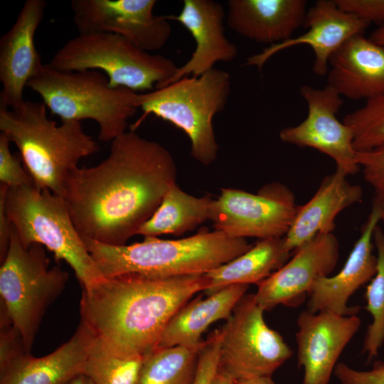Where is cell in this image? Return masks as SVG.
I'll use <instances>...</instances> for the list:
<instances>
[{
    "instance_id": "1",
    "label": "cell",
    "mask_w": 384,
    "mask_h": 384,
    "mask_svg": "<svg viewBox=\"0 0 384 384\" xmlns=\"http://www.w3.org/2000/svg\"><path fill=\"white\" fill-rule=\"evenodd\" d=\"M176 174L168 149L127 131L101 163L71 171L63 198L82 238L123 245L153 215Z\"/></svg>"
},
{
    "instance_id": "2",
    "label": "cell",
    "mask_w": 384,
    "mask_h": 384,
    "mask_svg": "<svg viewBox=\"0 0 384 384\" xmlns=\"http://www.w3.org/2000/svg\"><path fill=\"white\" fill-rule=\"evenodd\" d=\"M208 287L205 274L104 277L91 288L82 289L81 322L117 352L145 357L158 348L176 312Z\"/></svg>"
},
{
    "instance_id": "3",
    "label": "cell",
    "mask_w": 384,
    "mask_h": 384,
    "mask_svg": "<svg viewBox=\"0 0 384 384\" xmlns=\"http://www.w3.org/2000/svg\"><path fill=\"white\" fill-rule=\"evenodd\" d=\"M82 240L104 277L124 274L159 277L204 274L252 246L245 238H232L215 230H203L177 240L144 237L142 242L123 245Z\"/></svg>"
},
{
    "instance_id": "4",
    "label": "cell",
    "mask_w": 384,
    "mask_h": 384,
    "mask_svg": "<svg viewBox=\"0 0 384 384\" xmlns=\"http://www.w3.org/2000/svg\"><path fill=\"white\" fill-rule=\"evenodd\" d=\"M0 130L18 148L34 186L62 198L71 171L100 148L81 122L57 125L50 119L43 102L25 100L16 110L0 106Z\"/></svg>"
},
{
    "instance_id": "5",
    "label": "cell",
    "mask_w": 384,
    "mask_h": 384,
    "mask_svg": "<svg viewBox=\"0 0 384 384\" xmlns=\"http://www.w3.org/2000/svg\"><path fill=\"white\" fill-rule=\"evenodd\" d=\"M27 87L62 122L95 121L98 139L105 142L127 132L128 120L139 109L136 92L111 87L107 77L95 70L63 72L46 64Z\"/></svg>"
},
{
    "instance_id": "6",
    "label": "cell",
    "mask_w": 384,
    "mask_h": 384,
    "mask_svg": "<svg viewBox=\"0 0 384 384\" xmlns=\"http://www.w3.org/2000/svg\"><path fill=\"white\" fill-rule=\"evenodd\" d=\"M230 84L229 73L214 68L200 76H184L163 87L137 93L143 115L134 127L149 114L166 120L187 134L192 157L209 165L219 149L213 120L226 107Z\"/></svg>"
},
{
    "instance_id": "7",
    "label": "cell",
    "mask_w": 384,
    "mask_h": 384,
    "mask_svg": "<svg viewBox=\"0 0 384 384\" xmlns=\"http://www.w3.org/2000/svg\"><path fill=\"white\" fill-rule=\"evenodd\" d=\"M6 214L25 247L38 243L73 270L82 289L104 277L71 219L63 198L35 186L8 187Z\"/></svg>"
},
{
    "instance_id": "8",
    "label": "cell",
    "mask_w": 384,
    "mask_h": 384,
    "mask_svg": "<svg viewBox=\"0 0 384 384\" xmlns=\"http://www.w3.org/2000/svg\"><path fill=\"white\" fill-rule=\"evenodd\" d=\"M48 65L63 72L102 71L111 87L136 92L164 87L178 68L171 59L110 33H79L55 52Z\"/></svg>"
},
{
    "instance_id": "9",
    "label": "cell",
    "mask_w": 384,
    "mask_h": 384,
    "mask_svg": "<svg viewBox=\"0 0 384 384\" xmlns=\"http://www.w3.org/2000/svg\"><path fill=\"white\" fill-rule=\"evenodd\" d=\"M45 248L38 243L25 247L12 225L9 247L0 267L1 305L28 353L47 309L62 294L68 279L60 267H49Z\"/></svg>"
},
{
    "instance_id": "10",
    "label": "cell",
    "mask_w": 384,
    "mask_h": 384,
    "mask_svg": "<svg viewBox=\"0 0 384 384\" xmlns=\"http://www.w3.org/2000/svg\"><path fill=\"white\" fill-rule=\"evenodd\" d=\"M264 311L255 294H245L220 329L219 369L235 381L271 377L292 355L282 336L266 324Z\"/></svg>"
},
{
    "instance_id": "11",
    "label": "cell",
    "mask_w": 384,
    "mask_h": 384,
    "mask_svg": "<svg viewBox=\"0 0 384 384\" xmlns=\"http://www.w3.org/2000/svg\"><path fill=\"white\" fill-rule=\"evenodd\" d=\"M297 208L293 193L278 182L262 186L255 194L223 188L213 201L210 220L214 230L232 238H283Z\"/></svg>"
},
{
    "instance_id": "12",
    "label": "cell",
    "mask_w": 384,
    "mask_h": 384,
    "mask_svg": "<svg viewBox=\"0 0 384 384\" xmlns=\"http://www.w3.org/2000/svg\"><path fill=\"white\" fill-rule=\"evenodd\" d=\"M155 0H73V22L80 34L110 33L151 52L168 41L171 28L166 16H155Z\"/></svg>"
},
{
    "instance_id": "13",
    "label": "cell",
    "mask_w": 384,
    "mask_h": 384,
    "mask_svg": "<svg viewBox=\"0 0 384 384\" xmlns=\"http://www.w3.org/2000/svg\"><path fill=\"white\" fill-rule=\"evenodd\" d=\"M299 92L307 104V116L300 124L283 128L280 139L326 154L335 161L336 169L347 176L361 171L352 130L336 117L343 103L341 95L328 85L320 89L304 85Z\"/></svg>"
},
{
    "instance_id": "14",
    "label": "cell",
    "mask_w": 384,
    "mask_h": 384,
    "mask_svg": "<svg viewBox=\"0 0 384 384\" xmlns=\"http://www.w3.org/2000/svg\"><path fill=\"white\" fill-rule=\"evenodd\" d=\"M338 256L339 244L333 233L316 235L257 284L255 294L257 304L265 311L280 304L298 306L309 297L316 282L334 270Z\"/></svg>"
},
{
    "instance_id": "15",
    "label": "cell",
    "mask_w": 384,
    "mask_h": 384,
    "mask_svg": "<svg viewBox=\"0 0 384 384\" xmlns=\"http://www.w3.org/2000/svg\"><path fill=\"white\" fill-rule=\"evenodd\" d=\"M297 360L304 369L302 384H329L342 351L361 326L356 315L331 311H302L297 320Z\"/></svg>"
},
{
    "instance_id": "16",
    "label": "cell",
    "mask_w": 384,
    "mask_h": 384,
    "mask_svg": "<svg viewBox=\"0 0 384 384\" xmlns=\"http://www.w3.org/2000/svg\"><path fill=\"white\" fill-rule=\"evenodd\" d=\"M47 2L27 0L11 28L0 38V106L18 109L25 101L23 90L43 67L35 43Z\"/></svg>"
},
{
    "instance_id": "17",
    "label": "cell",
    "mask_w": 384,
    "mask_h": 384,
    "mask_svg": "<svg viewBox=\"0 0 384 384\" xmlns=\"http://www.w3.org/2000/svg\"><path fill=\"white\" fill-rule=\"evenodd\" d=\"M308 30L297 37L267 46L250 56L246 65L260 71L267 61L277 53L298 45H309L315 60L313 71L325 75L329 71L331 55L349 38L363 34L370 25L356 16L341 10L335 0H319L307 10L304 23Z\"/></svg>"
},
{
    "instance_id": "18",
    "label": "cell",
    "mask_w": 384,
    "mask_h": 384,
    "mask_svg": "<svg viewBox=\"0 0 384 384\" xmlns=\"http://www.w3.org/2000/svg\"><path fill=\"white\" fill-rule=\"evenodd\" d=\"M379 222L378 210L373 206L343 267L334 276L316 282L309 295L306 310L312 313L331 311L343 316L357 314L359 307L349 306L348 302L376 272L377 256L373 253V237Z\"/></svg>"
},
{
    "instance_id": "19",
    "label": "cell",
    "mask_w": 384,
    "mask_h": 384,
    "mask_svg": "<svg viewBox=\"0 0 384 384\" xmlns=\"http://www.w3.org/2000/svg\"><path fill=\"white\" fill-rule=\"evenodd\" d=\"M166 16L169 21H176L188 31L196 47L189 60L178 68L164 86L184 76H200L214 68L216 63L231 62L238 55V47L225 34V11L220 3L212 0H183L178 15Z\"/></svg>"
},
{
    "instance_id": "20",
    "label": "cell",
    "mask_w": 384,
    "mask_h": 384,
    "mask_svg": "<svg viewBox=\"0 0 384 384\" xmlns=\"http://www.w3.org/2000/svg\"><path fill=\"white\" fill-rule=\"evenodd\" d=\"M328 84L339 95L366 100L384 95V46L363 34L346 40L330 57Z\"/></svg>"
},
{
    "instance_id": "21",
    "label": "cell",
    "mask_w": 384,
    "mask_h": 384,
    "mask_svg": "<svg viewBox=\"0 0 384 384\" xmlns=\"http://www.w3.org/2000/svg\"><path fill=\"white\" fill-rule=\"evenodd\" d=\"M346 177L336 169L324 177L309 201L298 206L292 223L283 237L284 248L289 252L319 234L333 233L337 215L361 200V187L351 183Z\"/></svg>"
},
{
    "instance_id": "22",
    "label": "cell",
    "mask_w": 384,
    "mask_h": 384,
    "mask_svg": "<svg viewBox=\"0 0 384 384\" xmlns=\"http://www.w3.org/2000/svg\"><path fill=\"white\" fill-rule=\"evenodd\" d=\"M94 338L91 329L80 322L72 337L52 353L20 355L0 372V384H69L82 373Z\"/></svg>"
},
{
    "instance_id": "23",
    "label": "cell",
    "mask_w": 384,
    "mask_h": 384,
    "mask_svg": "<svg viewBox=\"0 0 384 384\" xmlns=\"http://www.w3.org/2000/svg\"><path fill=\"white\" fill-rule=\"evenodd\" d=\"M227 22L239 35L260 43L276 44L292 38L304 23L305 0H229Z\"/></svg>"
},
{
    "instance_id": "24",
    "label": "cell",
    "mask_w": 384,
    "mask_h": 384,
    "mask_svg": "<svg viewBox=\"0 0 384 384\" xmlns=\"http://www.w3.org/2000/svg\"><path fill=\"white\" fill-rule=\"evenodd\" d=\"M247 284L226 287L205 299L199 297L186 303L168 324L158 348L183 346L200 350L202 334L213 323L228 319L246 294Z\"/></svg>"
},
{
    "instance_id": "25",
    "label": "cell",
    "mask_w": 384,
    "mask_h": 384,
    "mask_svg": "<svg viewBox=\"0 0 384 384\" xmlns=\"http://www.w3.org/2000/svg\"><path fill=\"white\" fill-rule=\"evenodd\" d=\"M283 238L260 240L247 251L206 274L207 295L233 284H257L279 269L289 260Z\"/></svg>"
},
{
    "instance_id": "26",
    "label": "cell",
    "mask_w": 384,
    "mask_h": 384,
    "mask_svg": "<svg viewBox=\"0 0 384 384\" xmlns=\"http://www.w3.org/2000/svg\"><path fill=\"white\" fill-rule=\"evenodd\" d=\"M213 199L208 196L197 197L171 186L153 215L141 227L138 234L144 237L182 235L210 220Z\"/></svg>"
},
{
    "instance_id": "27",
    "label": "cell",
    "mask_w": 384,
    "mask_h": 384,
    "mask_svg": "<svg viewBox=\"0 0 384 384\" xmlns=\"http://www.w3.org/2000/svg\"><path fill=\"white\" fill-rule=\"evenodd\" d=\"M144 358L119 353L95 336L82 373L95 384H139Z\"/></svg>"
},
{
    "instance_id": "28",
    "label": "cell",
    "mask_w": 384,
    "mask_h": 384,
    "mask_svg": "<svg viewBox=\"0 0 384 384\" xmlns=\"http://www.w3.org/2000/svg\"><path fill=\"white\" fill-rule=\"evenodd\" d=\"M200 350L157 348L145 356L139 384H193Z\"/></svg>"
},
{
    "instance_id": "29",
    "label": "cell",
    "mask_w": 384,
    "mask_h": 384,
    "mask_svg": "<svg viewBox=\"0 0 384 384\" xmlns=\"http://www.w3.org/2000/svg\"><path fill=\"white\" fill-rule=\"evenodd\" d=\"M373 240L377 250V270L366 291V309L373 320L367 329L363 352L368 361L378 356L384 342V232L378 225Z\"/></svg>"
},
{
    "instance_id": "30",
    "label": "cell",
    "mask_w": 384,
    "mask_h": 384,
    "mask_svg": "<svg viewBox=\"0 0 384 384\" xmlns=\"http://www.w3.org/2000/svg\"><path fill=\"white\" fill-rule=\"evenodd\" d=\"M343 122L352 130L356 151L384 146V95L369 99L345 116Z\"/></svg>"
},
{
    "instance_id": "31",
    "label": "cell",
    "mask_w": 384,
    "mask_h": 384,
    "mask_svg": "<svg viewBox=\"0 0 384 384\" xmlns=\"http://www.w3.org/2000/svg\"><path fill=\"white\" fill-rule=\"evenodd\" d=\"M7 136L0 133V181L8 187L34 186L33 181L22 166L20 155L14 154L10 149Z\"/></svg>"
},
{
    "instance_id": "32",
    "label": "cell",
    "mask_w": 384,
    "mask_h": 384,
    "mask_svg": "<svg viewBox=\"0 0 384 384\" xmlns=\"http://www.w3.org/2000/svg\"><path fill=\"white\" fill-rule=\"evenodd\" d=\"M221 343L220 329L209 336L198 353L193 384H210L219 370Z\"/></svg>"
},
{
    "instance_id": "33",
    "label": "cell",
    "mask_w": 384,
    "mask_h": 384,
    "mask_svg": "<svg viewBox=\"0 0 384 384\" xmlns=\"http://www.w3.org/2000/svg\"><path fill=\"white\" fill-rule=\"evenodd\" d=\"M26 352L22 337L4 307H0V372Z\"/></svg>"
},
{
    "instance_id": "34",
    "label": "cell",
    "mask_w": 384,
    "mask_h": 384,
    "mask_svg": "<svg viewBox=\"0 0 384 384\" xmlns=\"http://www.w3.org/2000/svg\"><path fill=\"white\" fill-rule=\"evenodd\" d=\"M356 161L365 181L373 188L375 196L384 198V146L356 151Z\"/></svg>"
},
{
    "instance_id": "35",
    "label": "cell",
    "mask_w": 384,
    "mask_h": 384,
    "mask_svg": "<svg viewBox=\"0 0 384 384\" xmlns=\"http://www.w3.org/2000/svg\"><path fill=\"white\" fill-rule=\"evenodd\" d=\"M334 373L340 384H384V362L375 363L369 370H356L341 362Z\"/></svg>"
},
{
    "instance_id": "36",
    "label": "cell",
    "mask_w": 384,
    "mask_h": 384,
    "mask_svg": "<svg viewBox=\"0 0 384 384\" xmlns=\"http://www.w3.org/2000/svg\"><path fill=\"white\" fill-rule=\"evenodd\" d=\"M335 2L341 10L370 24L384 25V0H335Z\"/></svg>"
},
{
    "instance_id": "37",
    "label": "cell",
    "mask_w": 384,
    "mask_h": 384,
    "mask_svg": "<svg viewBox=\"0 0 384 384\" xmlns=\"http://www.w3.org/2000/svg\"><path fill=\"white\" fill-rule=\"evenodd\" d=\"M8 186L0 185V262L6 256L11 240L12 224L9 219L5 208V196Z\"/></svg>"
},
{
    "instance_id": "38",
    "label": "cell",
    "mask_w": 384,
    "mask_h": 384,
    "mask_svg": "<svg viewBox=\"0 0 384 384\" xmlns=\"http://www.w3.org/2000/svg\"><path fill=\"white\" fill-rule=\"evenodd\" d=\"M210 384H236V383L228 373L219 369Z\"/></svg>"
},
{
    "instance_id": "39",
    "label": "cell",
    "mask_w": 384,
    "mask_h": 384,
    "mask_svg": "<svg viewBox=\"0 0 384 384\" xmlns=\"http://www.w3.org/2000/svg\"><path fill=\"white\" fill-rule=\"evenodd\" d=\"M236 384H276L271 377H257L235 381Z\"/></svg>"
},
{
    "instance_id": "40",
    "label": "cell",
    "mask_w": 384,
    "mask_h": 384,
    "mask_svg": "<svg viewBox=\"0 0 384 384\" xmlns=\"http://www.w3.org/2000/svg\"><path fill=\"white\" fill-rule=\"evenodd\" d=\"M369 38L379 45L384 46V25L373 31Z\"/></svg>"
},
{
    "instance_id": "41",
    "label": "cell",
    "mask_w": 384,
    "mask_h": 384,
    "mask_svg": "<svg viewBox=\"0 0 384 384\" xmlns=\"http://www.w3.org/2000/svg\"><path fill=\"white\" fill-rule=\"evenodd\" d=\"M373 206H375L380 215V221L384 223V198H378L374 196Z\"/></svg>"
},
{
    "instance_id": "42",
    "label": "cell",
    "mask_w": 384,
    "mask_h": 384,
    "mask_svg": "<svg viewBox=\"0 0 384 384\" xmlns=\"http://www.w3.org/2000/svg\"><path fill=\"white\" fill-rule=\"evenodd\" d=\"M69 384H95L92 380H91L85 374L81 373L76 376Z\"/></svg>"
}]
</instances>
